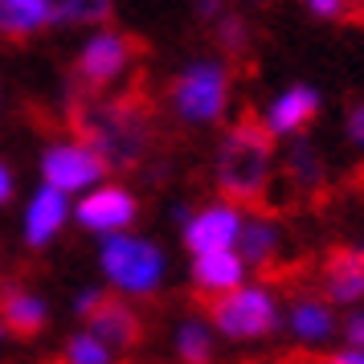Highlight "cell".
<instances>
[{
    "mask_svg": "<svg viewBox=\"0 0 364 364\" xmlns=\"http://www.w3.org/2000/svg\"><path fill=\"white\" fill-rule=\"evenodd\" d=\"M274 172V139L262 132L258 119H242L233 123L221 151H217V188L221 200H233L237 209L258 205Z\"/></svg>",
    "mask_w": 364,
    "mask_h": 364,
    "instance_id": "obj_1",
    "label": "cell"
},
{
    "mask_svg": "<svg viewBox=\"0 0 364 364\" xmlns=\"http://www.w3.org/2000/svg\"><path fill=\"white\" fill-rule=\"evenodd\" d=\"M99 274L119 299H151L160 295L168 279V254L160 242H151L144 233H119L102 237L99 246Z\"/></svg>",
    "mask_w": 364,
    "mask_h": 364,
    "instance_id": "obj_2",
    "label": "cell"
},
{
    "mask_svg": "<svg viewBox=\"0 0 364 364\" xmlns=\"http://www.w3.org/2000/svg\"><path fill=\"white\" fill-rule=\"evenodd\" d=\"M82 127H86L82 144L107 164V172L135 168L151 144L148 115L139 107H132V102H99V107H86Z\"/></svg>",
    "mask_w": 364,
    "mask_h": 364,
    "instance_id": "obj_3",
    "label": "cell"
},
{
    "mask_svg": "<svg viewBox=\"0 0 364 364\" xmlns=\"http://www.w3.org/2000/svg\"><path fill=\"white\" fill-rule=\"evenodd\" d=\"M209 328L225 344H258L282 328V299L266 282H246L209 303Z\"/></svg>",
    "mask_w": 364,
    "mask_h": 364,
    "instance_id": "obj_4",
    "label": "cell"
},
{
    "mask_svg": "<svg viewBox=\"0 0 364 364\" xmlns=\"http://www.w3.org/2000/svg\"><path fill=\"white\" fill-rule=\"evenodd\" d=\"M233 99V74L230 62L221 58H193L176 70V78L168 86V102L181 123H193V127H209V123H221L225 111H230Z\"/></svg>",
    "mask_w": 364,
    "mask_h": 364,
    "instance_id": "obj_5",
    "label": "cell"
},
{
    "mask_svg": "<svg viewBox=\"0 0 364 364\" xmlns=\"http://www.w3.org/2000/svg\"><path fill=\"white\" fill-rule=\"evenodd\" d=\"M37 172H41L46 188H53V193H62L70 200L107 184V164L86 148L82 139H53L50 148L41 151Z\"/></svg>",
    "mask_w": 364,
    "mask_h": 364,
    "instance_id": "obj_6",
    "label": "cell"
},
{
    "mask_svg": "<svg viewBox=\"0 0 364 364\" xmlns=\"http://www.w3.org/2000/svg\"><path fill=\"white\" fill-rule=\"evenodd\" d=\"M135 58V41L115 25H102V29H90L78 46V58H74V74L78 82L90 86V90H107L111 82H119L127 66Z\"/></svg>",
    "mask_w": 364,
    "mask_h": 364,
    "instance_id": "obj_7",
    "label": "cell"
},
{
    "mask_svg": "<svg viewBox=\"0 0 364 364\" xmlns=\"http://www.w3.org/2000/svg\"><path fill=\"white\" fill-rule=\"evenodd\" d=\"M70 221H78V230L95 233V237H119L132 233V225L139 221V197L127 184H99L74 200Z\"/></svg>",
    "mask_w": 364,
    "mask_h": 364,
    "instance_id": "obj_8",
    "label": "cell"
},
{
    "mask_svg": "<svg viewBox=\"0 0 364 364\" xmlns=\"http://www.w3.org/2000/svg\"><path fill=\"white\" fill-rule=\"evenodd\" d=\"M242 225H246V209H237L233 200H209V205H200L197 213L184 221L181 242L193 258H200V254H221V250L237 246Z\"/></svg>",
    "mask_w": 364,
    "mask_h": 364,
    "instance_id": "obj_9",
    "label": "cell"
},
{
    "mask_svg": "<svg viewBox=\"0 0 364 364\" xmlns=\"http://www.w3.org/2000/svg\"><path fill=\"white\" fill-rule=\"evenodd\" d=\"M319 107H323L319 86H311V82L282 86L279 95L262 107V132L270 139H299L319 119Z\"/></svg>",
    "mask_w": 364,
    "mask_h": 364,
    "instance_id": "obj_10",
    "label": "cell"
},
{
    "mask_svg": "<svg viewBox=\"0 0 364 364\" xmlns=\"http://www.w3.org/2000/svg\"><path fill=\"white\" fill-rule=\"evenodd\" d=\"M70 209H74L70 197L53 193L46 184H37L33 193H29V200H25V213H21V237H25V246L50 250L53 237L70 225Z\"/></svg>",
    "mask_w": 364,
    "mask_h": 364,
    "instance_id": "obj_11",
    "label": "cell"
},
{
    "mask_svg": "<svg viewBox=\"0 0 364 364\" xmlns=\"http://www.w3.org/2000/svg\"><path fill=\"white\" fill-rule=\"evenodd\" d=\"M282 323L295 336L299 344L307 348H323L340 331V319H336V307H331L323 295H295L291 303H282Z\"/></svg>",
    "mask_w": 364,
    "mask_h": 364,
    "instance_id": "obj_12",
    "label": "cell"
},
{
    "mask_svg": "<svg viewBox=\"0 0 364 364\" xmlns=\"http://www.w3.org/2000/svg\"><path fill=\"white\" fill-rule=\"evenodd\" d=\"M0 323L9 328V336H25L33 340L50 328V299L37 295L33 287L21 282H4L0 287Z\"/></svg>",
    "mask_w": 364,
    "mask_h": 364,
    "instance_id": "obj_13",
    "label": "cell"
},
{
    "mask_svg": "<svg viewBox=\"0 0 364 364\" xmlns=\"http://www.w3.org/2000/svg\"><path fill=\"white\" fill-rule=\"evenodd\" d=\"M86 331H90L99 344H107L119 356V352H127V348L139 344L144 323H139V315H135V307L127 303V299L107 295V303H102L99 311L86 319Z\"/></svg>",
    "mask_w": 364,
    "mask_h": 364,
    "instance_id": "obj_14",
    "label": "cell"
},
{
    "mask_svg": "<svg viewBox=\"0 0 364 364\" xmlns=\"http://www.w3.org/2000/svg\"><path fill=\"white\" fill-rule=\"evenodd\" d=\"M193 287H197L200 295L209 299H221L237 291V287H246L250 282V266L237 258V250H221V254H200L193 258Z\"/></svg>",
    "mask_w": 364,
    "mask_h": 364,
    "instance_id": "obj_15",
    "label": "cell"
},
{
    "mask_svg": "<svg viewBox=\"0 0 364 364\" xmlns=\"http://www.w3.org/2000/svg\"><path fill=\"white\" fill-rule=\"evenodd\" d=\"M53 25H58L53 0H0V33L13 41H29Z\"/></svg>",
    "mask_w": 364,
    "mask_h": 364,
    "instance_id": "obj_16",
    "label": "cell"
},
{
    "mask_svg": "<svg viewBox=\"0 0 364 364\" xmlns=\"http://www.w3.org/2000/svg\"><path fill=\"white\" fill-rule=\"evenodd\" d=\"M323 299L331 307H360L364 303V258L360 254H336L323 270Z\"/></svg>",
    "mask_w": 364,
    "mask_h": 364,
    "instance_id": "obj_17",
    "label": "cell"
},
{
    "mask_svg": "<svg viewBox=\"0 0 364 364\" xmlns=\"http://www.w3.org/2000/svg\"><path fill=\"white\" fill-rule=\"evenodd\" d=\"M237 258L246 266H270L274 262V254L282 250V225L274 217H246V225H242V237H237Z\"/></svg>",
    "mask_w": 364,
    "mask_h": 364,
    "instance_id": "obj_18",
    "label": "cell"
},
{
    "mask_svg": "<svg viewBox=\"0 0 364 364\" xmlns=\"http://www.w3.org/2000/svg\"><path fill=\"white\" fill-rule=\"evenodd\" d=\"M172 348H176L181 364H209L217 352V336L209 328V319L184 315L181 323H176V331H172Z\"/></svg>",
    "mask_w": 364,
    "mask_h": 364,
    "instance_id": "obj_19",
    "label": "cell"
},
{
    "mask_svg": "<svg viewBox=\"0 0 364 364\" xmlns=\"http://www.w3.org/2000/svg\"><path fill=\"white\" fill-rule=\"evenodd\" d=\"M287 176H291V184L303 188V193H311V188L323 184V156H319L303 135L287 144Z\"/></svg>",
    "mask_w": 364,
    "mask_h": 364,
    "instance_id": "obj_20",
    "label": "cell"
},
{
    "mask_svg": "<svg viewBox=\"0 0 364 364\" xmlns=\"http://www.w3.org/2000/svg\"><path fill=\"white\" fill-rule=\"evenodd\" d=\"M62 360L66 364H115V352H111L107 344H99L86 328H78V331H70L66 336Z\"/></svg>",
    "mask_w": 364,
    "mask_h": 364,
    "instance_id": "obj_21",
    "label": "cell"
},
{
    "mask_svg": "<svg viewBox=\"0 0 364 364\" xmlns=\"http://www.w3.org/2000/svg\"><path fill=\"white\" fill-rule=\"evenodd\" d=\"M107 17H111V4L107 0H62L58 4V25H95V29H102L107 25Z\"/></svg>",
    "mask_w": 364,
    "mask_h": 364,
    "instance_id": "obj_22",
    "label": "cell"
},
{
    "mask_svg": "<svg viewBox=\"0 0 364 364\" xmlns=\"http://www.w3.org/2000/svg\"><path fill=\"white\" fill-rule=\"evenodd\" d=\"M217 41H221V46H225V50H246L250 46V29H246V21L237 17V13H230V9H225V13H221V17H217Z\"/></svg>",
    "mask_w": 364,
    "mask_h": 364,
    "instance_id": "obj_23",
    "label": "cell"
},
{
    "mask_svg": "<svg viewBox=\"0 0 364 364\" xmlns=\"http://www.w3.org/2000/svg\"><path fill=\"white\" fill-rule=\"evenodd\" d=\"M107 295H111L107 287H95V282H86V287H78V291H74V299H70V311L78 315V319H90V315L99 311L102 303H107Z\"/></svg>",
    "mask_w": 364,
    "mask_h": 364,
    "instance_id": "obj_24",
    "label": "cell"
},
{
    "mask_svg": "<svg viewBox=\"0 0 364 364\" xmlns=\"http://www.w3.org/2000/svg\"><path fill=\"white\" fill-rule=\"evenodd\" d=\"M344 135H348V144H352V148H360V151H364V99L348 107V115H344Z\"/></svg>",
    "mask_w": 364,
    "mask_h": 364,
    "instance_id": "obj_25",
    "label": "cell"
},
{
    "mask_svg": "<svg viewBox=\"0 0 364 364\" xmlns=\"http://www.w3.org/2000/svg\"><path fill=\"white\" fill-rule=\"evenodd\" d=\"M303 9H307V17H315V21H344L348 17L344 0H307Z\"/></svg>",
    "mask_w": 364,
    "mask_h": 364,
    "instance_id": "obj_26",
    "label": "cell"
},
{
    "mask_svg": "<svg viewBox=\"0 0 364 364\" xmlns=\"http://www.w3.org/2000/svg\"><path fill=\"white\" fill-rule=\"evenodd\" d=\"M340 331H344V348H356V352H364V311H360V307H356V311H352L344 323H340Z\"/></svg>",
    "mask_w": 364,
    "mask_h": 364,
    "instance_id": "obj_27",
    "label": "cell"
},
{
    "mask_svg": "<svg viewBox=\"0 0 364 364\" xmlns=\"http://www.w3.org/2000/svg\"><path fill=\"white\" fill-rule=\"evenodd\" d=\"M13 197H17V172L0 160V209H4Z\"/></svg>",
    "mask_w": 364,
    "mask_h": 364,
    "instance_id": "obj_28",
    "label": "cell"
},
{
    "mask_svg": "<svg viewBox=\"0 0 364 364\" xmlns=\"http://www.w3.org/2000/svg\"><path fill=\"white\" fill-rule=\"evenodd\" d=\"M328 364H364V352H356V348H340V352H331Z\"/></svg>",
    "mask_w": 364,
    "mask_h": 364,
    "instance_id": "obj_29",
    "label": "cell"
},
{
    "mask_svg": "<svg viewBox=\"0 0 364 364\" xmlns=\"http://www.w3.org/2000/svg\"><path fill=\"white\" fill-rule=\"evenodd\" d=\"M0 344H9V328L4 323H0Z\"/></svg>",
    "mask_w": 364,
    "mask_h": 364,
    "instance_id": "obj_30",
    "label": "cell"
},
{
    "mask_svg": "<svg viewBox=\"0 0 364 364\" xmlns=\"http://www.w3.org/2000/svg\"><path fill=\"white\" fill-rule=\"evenodd\" d=\"M360 258H364V254H360Z\"/></svg>",
    "mask_w": 364,
    "mask_h": 364,
    "instance_id": "obj_31",
    "label": "cell"
}]
</instances>
